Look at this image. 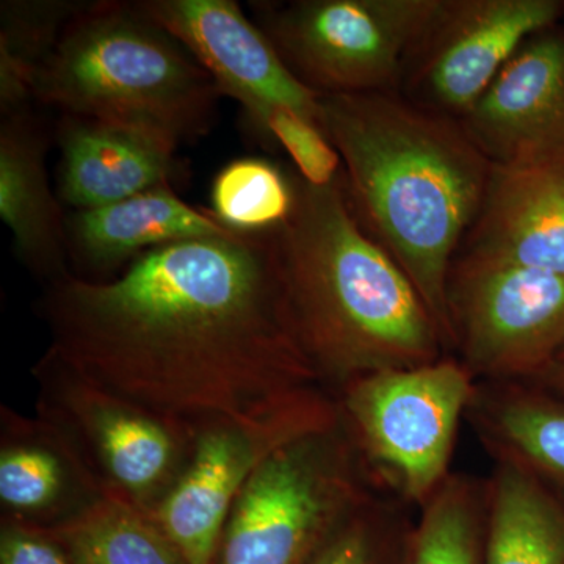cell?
<instances>
[{
	"label": "cell",
	"instance_id": "obj_1",
	"mask_svg": "<svg viewBox=\"0 0 564 564\" xmlns=\"http://www.w3.org/2000/svg\"><path fill=\"white\" fill-rule=\"evenodd\" d=\"M39 311L47 350L188 432L322 386L292 332L269 231L163 245L111 280L62 274Z\"/></svg>",
	"mask_w": 564,
	"mask_h": 564
},
{
	"label": "cell",
	"instance_id": "obj_2",
	"mask_svg": "<svg viewBox=\"0 0 564 564\" xmlns=\"http://www.w3.org/2000/svg\"><path fill=\"white\" fill-rule=\"evenodd\" d=\"M356 217L399 263L454 356L447 280L484 204L492 165L462 122L400 93L321 96Z\"/></svg>",
	"mask_w": 564,
	"mask_h": 564
},
{
	"label": "cell",
	"instance_id": "obj_3",
	"mask_svg": "<svg viewBox=\"0 0 564 564\" xmlns=\"http://www.w3.org/2000/svg\"><path fill=\"white\" fill-rule=\"evenodd\" d=\"M291 173V217L269 234L292 332L323 388L448 356L421 295L356 217L343 173L323 187Z\"/></svg>",
	"mask_w": 564,
	"mask_h": 564
},
{
	"label": "cell",
	"instance_id": "obj_4",
	"mask_svg": "<svg viewBox=\"0 0 564 564\" xmlns=\"http://www.w3.org/2000/svg\"><path fill=\"white\" fill-rule=\"evenodd\" d=\"M221 93L202 63L137 2L88 3L66 25L33 99L131 129L176 151L210 131Z\"/></svg>",
	"mask_w": 564,
	"mask_h": 564
},
{
	"label": "cell",
	"instance_id": "obj_5",
	"mask_svg": "<svg viewBox=\"0 0 564 564\" xmlns=\"http://www.w3.org/2000/svg\"><path fill=\"white\" fill-rule=\"evenodd\" d=\"M378 491L340 419L256 470L229 511L212 564H310Z\"/></svg>",
	"mask_w": 564,
	"mask_h": 564
},
{
	"label": "cell",
	"instance_id": "obj_6",
	"mask_svg": "<svg viewBox=\"0 0 564 564\" xmlns=\"http://www.w3.org/2000/svg\"><path fill=\"white\" fill-rule=\"evenodd\" d=\"M475 378L455 356L356 378L334 393L377 485L421 510L452 475Z\"/></svg>",
	"mask_w": 564,
	"mask_h": 564
},
{
	"label": "cell",
	"instance_id": "obj_7",
	"mask_svg": "<svg viewBox=\"0 0 564 564\" xmlns=\"http://www.w3.org/2000/svg\"><path fill=\"white\" fill-rule=\"evenodd\" d=\"M441 0L251 2L293 76L321 96L399 93Z\"/></svg>",
	"mask_w": 564,
	"mask_h": 564
},
{
	"label": "cell",
	"instance_id": "obj_8",
	"mask_svg": "<svg viewBox=\"0 0 564 564\" xmlns=\"http://www.w3.org/2000/svg\"><path fill=\"white\" fill-rule=\"evenodd\" d=\"M32 377L35 413L65 434L107 496L151 513L184 470L191 432L95 383L50 350Z\"/></svg>",
	"mask_w": 564,
	"mask_h": 564
},
{
	"label": "cell",
	"instance_id": "obj_9",
	"mask_svg": "<svg viewBox=\"0 0 564 564\" xmlns=\"http://www.w3.org/2000/svg\"><path fill=\"white\" fill-rule=\"evenodd\" d=\"M339 421L336 397L314 386L256 417L198 426L184 470L151 514L185 563L212 564L229 511L256 470L285 445Z\"/></svg>",
	"mask_w": 564,
	"mask_h": 564
},
{
	"label": "cell",
	"instance_id": "obj_10",
	"mask_svg": "<svg viewBox=\"0 0 564 564\" xmlns=\"http://www.w3.org/2000/svg\"><path fill=\"white\" fill-rule=\"evenodd\" d=\"M454 356L475 381H527L564 350V274L458 252L447 280Z\"/></svg>",
	"mask_w": 564,
	"mask_h": 564
},
{
	"label": "cell",
	"instance_id": "obj_11",
	"mask_svg": "<svg viewBox=\"0 0 564 564\" xmlns=\"http://www.w3.org/2000/svg\"><path fill=\"white\" fill-rule=\"evenodd\" d=\"M562 14L556 0H441L408 61L399 93L459 120L516 52L554 28Z\"/></svg>",
	"mask_w": 564,
	"mask_h": 564
},
{
	"label": "cell",
	"instance_id": "obj_12",
	"mask_svg": "<svg viewBox=\"0 0 564 564\" xmlns=\"http://www.w3.org/2000/svg\"><path fill=\"white\" fill-rule=\"evenodd\" d=\"M137 3L202 63L221 95L242 106L252 131L270 109H289L321 126V95L293 76L236 0Z\"/></svg>",
	"mask_w": 564,
	"mask_h": 564
},
{
	"label": "cell",
	"instance_id": "obj_13",
	"mask_svg": "<svg viewBox=\"0 0 564 564\" xmlns=\"http://www.w3.org/2000/svg\"><path fill=\"white\" fill-rule=\"evenodd\" d=\"M458 121L492 166H564V35L527 41Z\"/></svg>",
	"mask_w": 564,
	"mask_h": 564
},
{
	"label": "cell",
	"instance_id": "obj_14",
	"mask_svg": "<svg viewBox=\"0 0 564 564\" xmlns=\"http://www.w3.org/2000/svg\"><path fill=\"white\" fill-rule=\"evenodd\" d=\"M104 497L98 478L57 426L0 406V522L47 532Z\"/></svg>",
	"mask_w": 564,
	"mask_h": 564
},
{
	"label": "cell",
	"instance_id": "obj_15",
	"mask_svg": "<svg viewBox=\"0 0 564 564\" xmlns=\"http://www.w3.org/2000/svg\"><path fill=\"white\" fill-rule=\"evenodd\" d=\"M459 252L564 274V166H492Z\"/></svg>",
	"mask_w": 564,
	"mask_h": 564
},
{
	"label": "cell",
	"instance_id": "obj_16",
	"mask_svg": "<svg viewBox=\"0 0 564 564\" xmlns=\"http://www.w3.org/2000/svg\"><path fill=\"white\" fill-rule=\"evenodd\" d=\"M58 196L76 210L98 209L159 187L180 173L176 151L131 129L63 115Z\"/></svg>",
	"mask_w": 564,
	"mask_h": 564
},
{
	"label": "cell",
	"instance_id": "obj_17",
	"mask_svg": "<svg viewBox=\"0 0 564 564\" xmlns=\"http://www.w3.org/2000/svg\"><path fill=\"white\" fill-rule=\"evenodd\" d=\"M47 133L24 109L0 124V215L18 259L46 282L68 273V232L46 170Z\"/></svg>",
	"mask_w": 564,
	"mask_h": 564
},
{
	"label": "cell",
	"instance_id": "obj_18",
	"mask_svg": "<svg viewBox=\"0 0 564 564\" xmlns=\"http://www.w3.org/2000/svg\"><path fill=\"white\" fill-rule=\"evenodd\" d=\"M66 232L74 262L107 274L163 245L236 231L209 209L182 202L172 187H159L98 209L76 210L66 217Z\"/></svg>",
	"mask_w": 564,
	"mask_h": 564
},
{
	"label": "cell",
	"instance_id": "obj_19",
	"mask_svg": "<svg viewBox=\"0 0 564 564\" xmlns=\"http://www.w3.org/2000/svg\"><path fill=\"white\" fill-rule=\"evenodd\" d=\"M492 463L513 464L564 502V399L530 381H477L466 411Z\"/></svg>",
	"mask_w": 564,
	"mask_h": 564
},
{
	"label": "cell",
	"instance_id": "obj_20",
	"mask_svg": "<svg viewBox=\"0 0 564 564\" xmlns=\"http://www.w3.org/2000/svg\"><path fill=\"white\" fill-rule=\"evenodd\" d=\"M488 480L485 564H564V502L513 464Z\"/></svg>",
	"mask_w": 564,
	"mask_h": 564
},
{
	"label": "cell",
	"instance_id": "obj_21",
	"mask_svg": "<svg viewBox=\"0 0 564 564\" xmlns=\"http://www.w3.org/2000/svg\"><path fill=\"white\" fill-rule=\"evenodd\" d=\"M46 533L70 564H187L150 511L118 497Z\"/></svg>",
	"mask_w": 564,
	"mask_h": 564
},
{
	"label": "cell",
	"instance_id": "obj_22",
	"mask_svg": "<svg viewBox=\"0 0 564 564\" xmlns=\"http://www.w3.org/2000/svg\"><path fill=\"white\" fill-rule=\"evenodd\" d=\"M90 2L3 0L0 7V110L29 109L33 85L66 25Z\"/></svg>",
	"mask_w": 564,
	"mask_h": 564
},
{
	"label": "cell",
	"instance_id": "obj_23",
	"mask_svg": "<svg viewBox=\"0 0 564 564\" xmlns=\"http://www.w3.org/2000/svg\"><path fill=\"white\" fill-rule=\"evenodd\" d=\"M419 511L411 564H485L486 478L452 473Z\"/></svg>",
	"mask_w": 564,
	"mask_h": 564
},
{
	"label": "cell",
	"instance_id": "obj_24",
	"mask_svg": "<svg viewBox=\"0 0 564 564\" xmlns=\"http://www.w3.org/2000/svg\"><path fill=\"white\" fill-rule=\"evenodd\" d=\"M295 187L291 172L261 158L223 166L210 188V214L234 231H272L291 217Z\"/></svg>",
	"mask_w": 564,
	"mask_h": 564
},
{
	"label": "cell",
	"instance_id": "obj_25",
	"mask_svg": "<svg viewBox=\"0 0 564 564\" xmlns=\"http://www.w3.org/2000/svg\"><path fill=\"white\" fill-rule=\"evenodd\" d=\"M414 508L386 491L348 516L310 564H411Z\"/></svg>",
	"mask_w": 564,
	"mask_h": 564
},
{
	"label": "cell",
	"instance_id": "obj_26",
	"mask_svg": "<svg viewBox=\"0 0 564 564\" xmlns=\"http://www.w3.org/2000/svg\"><path fill=\"white\" fill-rule=\"evenodd\" d=\"M252 132L270 148L280 147L307 184L323 187L343 173V159L321 126L295 111L270 109Z\"/></svg>",
	"mask_w": 564,
	"mask_h": 564
},
{
	"label": "cell",
	"instance_id": "obj_27",
	"mask_svg": "<svg viewBox=\"0 0 564 564\" xmlns=\"http://www.w3.org/2000/svg\"><path fill=\"white\" fill-rule=\"evenodd\" d=\"M0 564H70L61 545L43 530L0 522Z\"/></svg>",
	"mask_w": 564,
	"mask_h": 564
},
{
	"label": "cell",
	"instance_id": "obj_28",
	"mask_svg": "<svg viewBox=\"0 0 564 564\" xmlns=\"http://www.w3.org/2000/svg\"><path fill=\"white\" fill-rule=\"evenodd\" d=\"M530 383L540 386L545 391L555 393L564 399V362L555 361L541 370L536 377L530 378Z\"/></svg>",
	"mask_w": 564,
	"mask_h": 564
},
{
	"label": "cell",
	"instance_id": "obj_29",
	"mask_svg": "<svg viewBox=\"0 0 564 564\" xmlns=\"http://www.w3.org/2000/svg\"><path fill=\"white\" fill-rule=\"evenodd\" d=\"M556 361H563L564 362V350H563L562 355H560V358L556 359Z\"/></svg>",
	"mask_w": 564,
	"mask_h": 564
}]
</instances>
